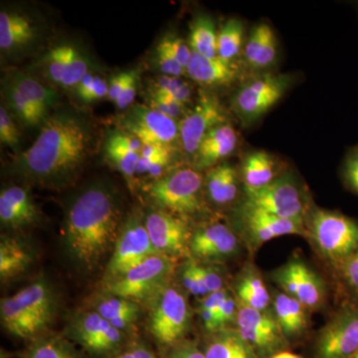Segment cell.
<instances>
[{
    "label": "cell",
    "instance_id": "cell-33",
    "mask_svg": "<svg viewBox=\"0 0 358 358\" xmlns=\"http://www.w3.org/2000/svg\"><path fill=\"white\" fill-rule=\"evenodd\" d=\"M7 80L20 90L45 119H48L49 110L59 101L58 94L53 89L22 72H14Z\"/></svg>",
    "mask_w": 358,
    "mask_h": 358
},
{
    "label": "cell",
    "instance_id": "cell-3",
    "mask_svg": "<svg viewBox=\"0 0 358 358\" xmlns=\"http://www.w3.org/2000/svg\"><path fill=\"white\" fill-rule=\"evenodd\" d=\"M57 296L51 282L40 277L0 303V319L7 333L32 341L48 333L57 313Z\"/></svg>",
    "mask_w": 358,
    "mask_h": 358
},
{
    "label": "cell",
    "instance_id": "cell-38",
    "mask_svg": "<svg viewBox=\"0 0 358 358\" xmlns=\"http://www.w3.org/2000/svg\"><path fill=\"white\" fill-rule=\"evenodd\" d=\"M71 45H57L47 52L44 60V70L53 83L60 85L69 60Z\"/></svg>",
    "mask_w": 358,
    "mask_h": 358
},
{
    "label": "cell",
    "instance_id": "cell-49",
    "mask_svg": "<svg viewBox=\"0 0 358 358\" xmlns=\"http://www.w3.org/2000/svg\"><path fill=\"white\" fill-rule=\"evenodd\" d=\"M164 358H206L203 350L195 341H185L166 350Z\"/></svg>",
    "mask_w": 358,
    "mask_h": 358
},
{
    "label": "cell",
    "instance_id": "cell-13",
    "mask_svg": "<svg viewBox=\"0 0 358 358\" xmlns=\"http://www.w3.org/2000/svg\"><path fill=\"white\" fill-rule=\"evenodd\" d=\"M235 329L260 358H270L289 345L271 310H258L239 303Z\"/></svg>",
    "mask_w": 358,
    "mask_h": 358
},
{
    "label": "cell",
    "instance_id": "cell-41",
    "mask_svg": "<svg viewBox=\"0 0 358 358\" xmlns=\"http://www.w3.org/2000/svg\"><path fill=\"white\" fill-rule=\"evenodd\" d=\"M152 92L171 96L178 102L186 105L192 98V90L190 85L182 81L180 78L164 75L157 80Z\"/></svg>",
    "mask_w": 358,
    "mask_h": 358
},
{
    "label": "cell",
    "instance_id": "cell-53",
    "mask_svg": "<svg viewBox=\"0 0 358 358\" xmlns=\"http://www.w3.org/2000/svg\"><path fill=\"white\" fill-rule=\"evenodd\" d=\"M115 358H160L150 346L143 341H131L117 357Z\"/></svg>",
    "mask_w": 358,
    "mask_h": 358
},
{
    "label": "cell",
    "instance_id": "cell-1",
    "mask_svg": "<svg viewBox=\"0 0 358 358\" xmlns=\"http://www.w3.org/2000/svg\"><path fill=\"white\" fill-rule=\"evenodd\" d=\"M92 145L93 131L84 117L56 113L43 122L31 147L16 157L11 171L28 182L60 188L76 178Z\"/></svg>",
    "mask_w": 358,
    "mask_h": 358
},
{
    "label": "cell",
    "instance_id": "cell-23",
    "mask_svg": "<svg viewBox=\"0 0 358 358\" xmlns=\"http://www.w3.org/2000/svg\"><path fill=\"white\" fill-rule=\"evenodd\" d=\"M186 72L197 83L209 87L227 86L237 79L239 72L232 61L218 57L208 58L192 51Z\"/></svg>",
    "mask_w": 358,
    "mask_h": 358
},
{
    "label": "cell",
    "instance_id": "cell-43",
    "mask_svg": "<svg viewBox=\"0 0 358 358\" xmlns=\"http://www.w3.org/2000/svg\"><path fill=\"white\" fill-rule=\"evenodd\" d=\"M77 96L83 102L91 103L105 98L109 94V84L93 73H88L76 87Z\"/></svg>",
    "mask_w": 358,
    "mask_h": 358
},
{
    "label": "cell",
    "instance_id": "cell-4",
    "mask_svg": "<svg viewBox=\"0 0 358 358\" xmlns=\"http://www.w3.org/2000/svg\"><path fill=\"white\" fill-rule=\"evenodd\" d=\"M305 226L306 237L336 271L358 250V222L345 214L313 206Z\"/></svg>",
    "mask_w": 358,
    "mask_h": 358
},
{
    "label": "cell",
    "instance_id": "cell-12",
    "mask_svg": "<svg viewBox=\"0 0 358 358\" xmlns=\"http://www.w3.org/2000/svg\"><path fill=\"white\" fill-rule=\"evenodd\" d=\"M157 254L155 252L145 219L131 215L122 223L119 237L103 273V282L110 281L124 274L127 271Z\"/></svg>",
    "mask_w": 358,
    "mask_h": 358
},
{
    "label": "cell",
    "instance_id": "cell-24",
    "mask_svg": "<svg viewBox=\"0 0 358 358\" xmlns=\"http://www.w3.org/2000/svg\"><path fill=\"white\" fill-rule=\"evenodd\" d=\"M240 174L229 164L212 167L204 179V190L212 204L225 207L234 203L239 196Z\"/></svg>",
    "mask_w": 358,
    "mask_h": 358
},
{
    "label": "cell",
    "instance_id": "cell-50",
    "mask_svg": "<svg viewBox=\"0 0 358 358\" xmlns=\"http://www.w3.org/2000/svg\"><path fill=\"white\" fill-rule=\"evenodd\" d=\"M238 310H239V303H238L236 296H234V294L229 293L217 313V320L220 329L229 327L228 324H235Z\"/></svg>",
    "mask_w": 358,
    "mask_h": 358
},
{
    "label": "cell",
    "instance_id": "cell-5",
    "mask_svg": "<svg viewBox=\"0 0 358 358\" xmlns=\"http://www.w3.org/2000/svg\"><path fill=\"white\" fill-rule=\"evenodd\" d=\"M148 331L160 348L167 350L185 341L192 324V310L185 294L166 285L148 301Z\"/></svg>",
    "mask_w": 358,
    "mask_h": 358
},
{
    "label": "cell",
    "instance_id": "cell-10",
    "mask_svg": "<svg viewBox=\"0 0 358 358\" xmlns=\"http://www.w3.org/2000/svg\"><path fill=\"white\" fill-rule=\"evenodd\" d=\"M292 85L287 74L268 73L245 84L233 98L232 109L243 124H252L282 100Z\"/></svg>",
    "mask_w": 358,
    "mask_h": 358
},
{
    "label": "cell",
    "instance_id": "cell-42",
    "mask_svg": "<svg viewBox=\"0 0 358 358\" xmlns=\"http://www.w3.org/2000/svg\"><path fill=\"white\" fill-rule=\"evenodd\" d=\"M90 73L88 60L76 47L71 46L69 60L61 86L63 88H76L87 74Z\"/></svg>",
    "mask_w": 358,
    "mask_h": 358
},
{
    "label": "cell",
    "instance_id": "cell-6",
    "mask_svg": "<svg viewBox=\"0 0 358 358\" xmlns=\"http://www.w3.org/2000/svg\"><path fill=\"white\" fill-rule=\"evenodd\" d=\"M241 204L303 226L313 208L307 188L291 173L280 174L261 189L244 192Z\"/></svg>",
    "mask_w": 358,
    "mask_h": 358
},
{
    "label": "cell",
    "instance_id": "cell-31",
    "mask_svg": "<svg viewBox=\"0 0 358 358\" xmlns=\"http://www.w3.org/2000/svg\"><path fill=\"white\" fill-rule=\"evenodd\" d=\"M36 31L32 21L13 11L0 13V49L11 52L22 48L35 38Z\"/></svg>",
    "mask_w": 358,
    "mask_h": 358
},
{
    "label": "cell",
    "instance_id": "cell-11",
    "mask_svg": "<svg viewBox=\"0 0 358 358\" xmlns=\"http://www.w3.org/2000/svg\"><path fill=\"white\" fill-rule=\"evenodd\" d=\"M231 227L251 253L275 238L286 235L306 236L305 226L242 204L235 209Z\"/></svg>",
    "mask_w": 358,
    "mask_h": 358
},
{
    "label": "cell",
    "instance_id": "cell-14",
    "mask_svg": "<svg viewBox=\"0 0 358 358\" xmlns=\"http://www.w3.org/2000/svg\"><path fill=\"white\" fill-rule=\"evenodd\" d=\"M358 350V303H346L320 329L313 358H348Z\"/></svg>",
    "mask_w": 358,
    "mask_h": 358
},
{
    "label": "cell",
    "instance_id": "cell-21",
    "mask_svg": "<svg viewBox=\"0 0 358 358\" xmlns=\"http://www.w3.org/2000/svg\"><path fill=\"white\" fill-rule=\"evenodd\" d=\"M237 145L238 134L229 122L216 127L205 136L193 157L194 169L200 171L218 166L234 152Z\"/></svg>",
    "mask_w": 358,
    "mask_h": 358
},
{
    "label": "cell",
    "instance_id": "cell-2",
    "mask_svg": "<svg viewBox=\"0 0 358 358\" xmlns=\"http://www.w3.org/2000/svg\"><path fill=\"white\" fill-rule=\"evenodd\" d=\"M119 202L102 183L82 190L68 205L63 225V246L82 272L93 273L114 250L122 225Z\"/></svg>",
    "mask_w": 358,
    "mask_h": 358
},
{
    "label": "cell",
    "instance_id": "cell-39",
    "mask_svg": "<svg viewBox=\"0 0 358 358\" xmlns=\"http://www.w3.org/2000/svg\"><path fill=\"white\" fill-rule=\"evenodd\" d=\"M180 280L183 289L192 296L202 299L208 294L199 264L194 259H187V261L181 266Z\"/></svg>",
    "mask_w": 358,
    "mask_h": 358
},
{
    "label": "cell",
    "instance_id": "cell-7",
    "mask_svg": "<svg viewBox=\"0 0 358 358\" xmlns=\"http://www.w3.org/2000/svg\"><path fill=\"white\" fill-rule=\"evenodd\" d=\"M204 179L194 169H179L152 181L148 197L157 209L180 218L192 217L202 211Z\"/></svg>",
    "mask_w": 358,
    "mask_h": 358
},
{
    "label": "cell",
    "instance_id": "cell-47",
    "mask_svg": "<svg viewBox=\"0 0 358 358\" xmlns=\"http://www.w3.org/2000/svg\"><path fill=\"white\" fill-rule=\"evenodd\" d=\"M343 178L348 189L358 195V147L346 155L343 166Z\"/></svg>",
    "mask_w": 358,
    "mask_h": 358
},
{
    "label": "cell",
    "instance_id": "cell-35",
    "mask_svg": "<svg viewBox=\"0 0 358 358\" xmlns=\"http://www.w3.org/2000/svg\"><path fill=\"white\" fill-rule=\"evenodd\" d=\"M3 95L10 114L27 128L39 126L47 119L35 109L26 96L9 80L3 85Z\"/></svg>",
    "mask_w": 358,
    "mask_h": 358
},
{
    "label": "cell",
    "instance_id": "cell-44",
    "mask_svg": "<svg viewBox=\"0 0 358 358\" xmlns=\"http://www.w3.org/2000/svg\"><path fill=\"white\" fill-rule=\"evenodd\" d=\"M157 48L166 51L169 55L173 56L183 67L187 68L192 56V50L189 44L185 40L174 35H166L160 40Z\"/></svg>",
    "mask_w": 358,
    "mask_h": 358
},
{
    "label": "cell",
    "instance_id": "cell-30",
    "mask_svg": "<svg viewBox=\"0 0 358 358\" xmlns=\"http://www.w3.org/2000/svg\"><path fill=\"white\" fill-rule=\"evenodd\" d=\"M234 296L238 303L258 310H268L272 301L262 275L252 265L245 267L238 275Z\"/></svg>",
    "mask_w": 358,
    "mask_h": 358
},
{
    "label": "cell",
    "instance_id": "cell-45",
    "mask_svg": "<svg viewBox=\"0 0 358 358\" xmlns=\"http://www.w3.org/2000/svg\"><path fill=\"white\" fill-rule=\"evenodd\" d=\"M148 107L152 109L159 110L162 114L169 115V117L173 120H178L179 117H185V105L178 102L174 99L162 94L155 93L152 92L150 98H148Z\"/></svg>",
    "mask_w": 358,
    "mask_h": 358
},
{
    "label": "cell",
    "instance_id": "cell-46",
    "mask_svg": "<svg viewBox=\"0 0 358 358\" xmlns=\"http://www.w3.org/2000/svg\"><path fill=\"white\" fill-rule=\"evenodd\" d=\"M0 141L2 145L16 150L20 145V131L6 107L0 109Z\"/></svg>",
    "mask_w": 358,
    "mask_h": 358
},
{
    "label": "cell",
    "instance_id": "cell-9",
    "mask_svg": "<svg viewBox=\"0 0 358 358\" xmlns=\"http://www.w3.org/2000/svg\"><path fill=\"white\" fill-rule=\"evenodd\" d=\"M174 260L155 254L115 279L103 282L105 293L148 303L157 292L171 284Z\"/></svg>",
    "mask_w": 358,
    "mask_h": 358
},
{
    "label": "cell",
    "instance_id": "cell-34",
    "mask_svg": "<svg viewBox=\"0 0 358 358\" xmlns=\"http://www.w3.org/2000/svg\"><path fill=\"white\" fill-rule=\"evenodd\" d=\"M217 35L213 20L202 14L192 22L188 44L193 52L214 58L217 56Z\"/></svg>",
    "mask_w": 358,
    "mask_h": 358
},
{
    "label": "cell",
    "instance_id": "cell-29",
    "mask_svg": "<svg viewBox=\"0 0 358 358\" xmlns=\"http://www.w3.org/2000/svg\"><path fill=\"white\" fill-rule=\"evenodd\" d=\"M34 262V255L28 245L13 237L2 236L0 241V279L13 281L24 274Z\"/></svg>",
    "mask_w": 358,
    "mask_h": 358
},
{
    "label": "cell",
    "instance_id": "cell-40",
    "mask_svg": "<svg viewBox=\"0 0 358 358\" xmlns=\"http://www.w3.org/2000/svg\"><path fill=\"white\" fill-rule=\"evenodd\" d=\"M336 272L343 291L350 299L348 303H358V250Z\"/></svg>",
    "mask_w": 358,
    "mask_h": 358
},
{
    "label": "cell",
    "instance_id": "cell-32",
    "mask_svg": "<svg viewBox=\"0 0 358 358\" xmlns=\"http://www.w3.org/2000/svg\"><path fill=\"white\" fill-rule=\"evenodd\" d=\"M21 358H85L64 334L45 333L28 343Z\"/></svg>",
    "mask_w": 358,
    "mask_h": 358
},
{
    "label": "cell",
    "instance_id": "cell-37",
    "mask_svg": "<svg viewBox=\"0 0 358 358\" xmlns=\"http://www.w3.org/2000/svg\"><path fill=\"white\" fill-rule=\"evenodd\" d=\"M105 152L106 157L110 164L122 174V176L129 181V185H133L141 155L119 145H113L109 141H106Z\"/></svg>",
    "mask_w": 358,
    "mask_h": 358
},
{
    "label": "cell",
    "instance_id": "cell-17",
    "mask_svg": "<svg viewBox=\"0 0 358 358\" xmlns=\"http://www.w3.org/2000/svg\"><path fill=\"white\" fill-rule=\"evenodd\" d=\"M241 239L233 228L217 222L207 224L192 231L189 241L190 258L202 264L229 261L239 254Z\"/></svg>",
    "mask_w": 358,
    "mask_h": 358
},
{
    "label": "cell",
    "instance_id": "cell-16",
    "mask_svg": "<svg viewBox=\"0 0 358 358\" xmlns=\"http://www.w3.org/2000/svg\"><path fill=\"white\" fill-rule=\"evenodd\" d=\"M143 219L157 254L173 260L189 255L192 231L185 219L157 208L148 209Z\"/></svg>",
    "mask_w": 358,
    "mask_h": 358
},
{
    "label": "cell",
    "instance_id": "cell-26",
    "mask_svg": "<svg viewBox=\"0 0 358 358\" xmlns=\"http://www.w3.org/2000/svg\"><path fill=\"white\" fill-rule=\"evenodd\" d=\"M245 58L252 69H267L274 65L278 55V40L273 28L259 23L250 33L245 46Z\"/></svg>",
    "mask_w": 358,
    "mask_h": 358
},
{
    "label": "cell",
    "instance_id": "cell-36",
    "mask_svg": "<svg viewBox=\"0 0 358 358\" xmlns=\"http://www.w3.org/2000/svg\"><path fill=\"white\" fill-rule=\"evenodd\" d=\"M244 39L242 21L232 18L226 21L217 35V56L224 60L233 61L239 55Z\"/></svg>",
    "mask_w": 358,
    "mask_h": 358
},
{
    "label": "cell",
    "instance_id": "cell-48",
    "mask_svg": "<svg viewBox=\"0 0 358 358\" xmlns=\"http://www.w3.org/2000/svg\"><path fill=\"white\" fill-rule=\"evenodd\" d=\"M199 264L208 294L225 289L223 273L217 264Z\"/></svg>",
    "mask_w": 358,
    "mask_h": 358
},
{
    "label": "cell",
    "instance_id": "cell-19",
    "mask_svg": "<svg viewBox=\"0 0 358 358\" xmlns=\"http://www.w3.org/2000/svg\"><path fill=\"white\" fill-rule=\"evenodd\" d=\"M226 122L225 112L218 99L201 92L195 107L179 124V140L185 154L194 157L205 136Z\"/></svg>",
    "mask_w": 358,
    "mask_h": 358
},
{
    "label": "cell",
    "instance_id": "cell-52",
    "mask_svg": "<svg viewBox=\"0 0 358 358\" xmlns=\"http://www.w3.org/2000/svg\"><path fill=\"white\" fill-rule=\"evenodd\" d=\"M138 71H129L128 81L124 85L119 99L115 101V105L121 110L127 109L134 103L136 96V90H138Z\"/></svg>",
    "mask_w": 358,
    "mask_h": 358
},
{
    "label": "cell",
    "instance_id": "cell-25",
    "mask_svg": "<svg viewBox=\"0 0 358 358\" xmlns=\"http://www.w3.org/2000/svg\"><path fill=\"white\" fill-rule=\"evenodd\" d=\"M201 348L206 358H260L235 327L207 334Z\"/></svg>",
    "mask_w": 358,
    "mask_h": 358
},
{
    "label": "cell",
    "instance_id": "cell-15",
    "mask_svg": "<svg viewBox=\"0 0 358 358\" xmlns=\"http://www.w3.org/2000/svg\"><path fill=\"white\" fill-rule=\"evenodd\" d=\"M285 294L300 301L308 310L322 307L327 296L324 282L300 257H294L272 274Z\"/></svg>",
    "mask_w": 358,
    "mask_h": 358
},
{
    "label": "cell",
    "instance_id": "cell-54",
    "mask_svg": "<svg viewBox=\"0 0 358 358\" xmlns=\"http://www.w3.org/2000/svg\"><path fill=\"white\" fill-rule=\"evenodd\" d=\"M107 141L140 155L143 145V143L138 138L134 136L133 134L126 133V131H115L107 138Z\"/></svg>",
    "mask_w": 358,
    "mask_h": 358
},
{
    "label": "cell",
    "instance_id": "cell-22",
    "mask_svg": "<svg viewBox=\"0 0 358 358\" xmlns=\"http://www.w3.org/2000/svg\"><path fill=\"white\" fill-rule=\"evenodd\" d=\"M91 308L129 336L141 317L140 303L105 292L94 296Z\"/></svg>",
    "mask_w": 358,
    "mask_h": 358
},
{
    "label": "cell",
    "instance_id": "cell-56",
    "mask_svg": "<svg viewBox=\"0 0 358 358\" xmlns=\"http://www.w3.org/2000/svg\"><path fill=\"white\" fill-rule=\"evenodd\" d=\"M270 358H301V357L296 353L288 352V350H282V352L275 353Z\"/></svg>",
    "mask_w": 358,
    "mask_h": 358
},
{
    "label": "cell",
    "instance_id": "cell-57",
    "mask_svg": "<svg viewBox=\"0 0 358 358\" xmlns=\"http://www.w3.org/2000/svg\"><path fill=\"white\" fill-rule=\"evenodd\" d=\"M348 358H358V350H357V352L353 353V355H350V357Z\"/></svg>",
    "mask_w": 358,
    "mask_h": 358
},
{
    "label": "cell",
    "instance_id": "cell-55",
    "mask_svg": "<svg viewBox=\"0 0 358 358\" xmlns=\"http://www.w3.org/2000/svg\"><path fill=\"white\" fill-rule=\"evenodd\" d=\"M129 72H122L120 73V74L115 75L114 77L112 78L109 83V94H108V96L110 101H115L119 99L120 95H121L122 90L124 88V85H126L127 81H128Z\"/></svg>",
    "mask_w": 358,
    "mask_h": 358
},
{
    "label": "cell",
    "instance_id": "cell-18",
    "mask_svg": "<svg viewBox=\"0 0 358 358\" xmlns=\"http://www.w3.org/2000/svg\"><path fill=\"white\" fill-rule=\"evenodd\" d=\"M121 124L126 133L133 134L143 145L171 148L179 138L176 120L148 106H134L124 115Z\"/></svg>",
    "mask_w": 358,
    "mask_h": 358
},
{
    "label": "cell",
    "instance_id": "cell-28",
    "mask_svg": "<svg viewBox=\"0 0 358 358\" xmlns=\"http://www.w3.org/2000/svg\"><path fill=\"white\" fill-rule=\"evenodd\" d=\"M273 313L282 333L289 341L300 338L308 327V310L296 300L285 293L272 298Z\"/></svg>",
    "mask_w": 358,
    "mask_h": 358
},
{
    "label": "cell",
    "instance_id": "cell-8",
    "mask_svg": "<svg viewBox=\"0 0 358 358\" xmlns=\"http://www.w3.org/2000/svg\"><path fill=\"white\" fill-rule=\"evenodd\" d=\"M63 334L91 358H115L131 341L129 334L115 329L92 308L75 313Z\"/></svg>",
    "mask_w": 358,
    "mask_h": 358
},
{
    "label": "cell",
    "instance_id": "cell-27",
    "mask_svg": "<svg viewBox=\"0 0 358 358\" xmlns=\"http://www.w3.org/2000/svg\"><path fill=\"white\" fill-rule=\"evenodd\" d=\"M239 174L244 192L261 189L280 176L277 160L265 150H256L247 155Z\"/></svg>",
    "mask_w": 358,
    "mask_h": 358
},
{
    "label": "cell",
    "instance_id": "cell-20",
    "mask_svg": "<svg viewBox=\"0 0 358 358\" xmlns=\"http://www.w3.org/2000/svg\"><path fill=\"white\" fill-rule=\"evenodd\" d=\"M40 221V211L26 188L11 185L0 193V222L11 230H20Z\"/></svg>",
    "mask_w": 358,
    "mask_h": 358
},
{
    "label": "cell",
    "instance_id": "cell-51",
    "mask_svg": "<svg viewBox=\"0 0 358 358\" xmlns=\"http://www.w3.org/2000/svg\"><path fill=\"white\" fill-rule=\"evenodd\" d=\"M157 63L159 70L166 76L180 77L185 75L186 69L166 51L157 47Z\"/></svg>",
    "mask_w": 358,
    "mask_h": 358
}]
</instances>
